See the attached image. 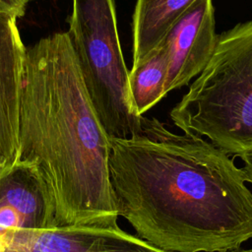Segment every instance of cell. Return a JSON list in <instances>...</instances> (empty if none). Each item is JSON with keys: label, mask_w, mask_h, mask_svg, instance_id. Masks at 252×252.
I'll use <instances>...</instances> for the list:
<instances>
[{"label": "cell", "mask_w": 252, "mask_h": 252, "mask_svg": "<svg viewBox=\"0 0 252 252\" xmlns=\"http://www.w3.org/2000/svg\"><path fill=\"white\" fill-rule=\"evenodd\" d=\"M170 118L227 155L252 150V20L219 34L211 60Z\"/></svg>", "instance_id": "obj_3"}, {"label": "cell", "mask_w": 252, "mask_h": 252, "mask_svg": "<svg viewBox=\"0 0 252 252\" xmlns=\"http://www.w3.org/2000/svg\"><path fill=\"white\" fill-rule=\"evenodd\" d=\"M53 227V210L34 166L18 158L0 168V236L13 229Z\"/></svg>", "instance_id": "obj_6"}, {"label": "cell", "mask_w": 252, "mask_h": 252, "mask_svg": "<svg viewBox=\"0 0 252 252\" xmlns=\"http://www.w3.org/2000/svg\"><path fill=\"white\" fill-rule=\"evenodd\" d=\"M218 36L213 0H195L162 41L168 57L166 94L187 85L205 69L215 51Z\"/></svg>", "instance_id": "obj_5"}, {"label": "cell", "mask_w": 252, "mask_h": 252, "mask_svg": "<svg viewBox=\"0 0 252 252\" xmlns=\"http://www.w3.org/2000/svg\"><path fill=\"white\" fill-rule=\"evenodd\" d=\"M226 252H252V248L251 249H233V250H229V251H226Z\"/></svg>", "instance_id": "obj_13"}, {"label": "cell", "mask_w": 252, "mask_h": 252, "mask_svg": "<svg viewBox=\"0 0 252 252\" xmlns=\"http://www.w3.org/2000/svg\"><path fill=\"white\" fill-rule=\"evenodd\" d=\"M27 4V0H0V12L14 15L19 19L24 16Z\"/></svg>", "instance_id": "obj_11"}, {"label": "cell", "mask_w": 252, "mask_h": 252, "mask_svg": "<svg viewBox=\"0 0 252 252\" xmlns=\"http://www.w3.org/2000/svg\"><path fill=\"white\" fill-rule=\"evenodd\" d=\"M102 252H171L161 249L142 239L139 236L128 233L118 242L110 245Z\"/></svg>", "instance_id": "obj_10"}, {"label": "cell", "mask_w": 252, "mask_h": 252, "mask_svg": "<svg viewBox=\"0 0 252 252\" xmlns=\"http://www.w3.org/2000/svg\"><path fill=\"white\" fill-rule=\"evenodd\" d=\"M119 216L142 239L171 252H226L252 238V193L228 155L210 141L142 116L110 139Z\"/></svg>", "instance_id": "obj_1"}, {"label": "cell", "mask_w": 252, "mask_h": 252, "mask_svg": "<svg viewBox=\"0 0 252 252\" xmlns=\"http://www.w3.org/2000/svg\"><path fill=\"white\" fill-rule=\"evenodd\" d=\"M27 1H28V2H30V1H32V0H27Z\"/></svg>", "instance_id": "obj_14"}, {"label": "cell", "mask_w": 252, "mask_h": 252, "mask_svg": "<svg viewBox=\"0 0 252 252\" xmlns=\"http://www.w3.org/2000/svg\"><path fill=\"white\" fill-rule=\"evenodd\" d=\"M168 72V57L164 44L155 49L145 60L129 71L131 104L137 115H143L164 95Z\"/></svg>", "instance_id": "obj_9"}, {"label": "cell", "mask_w": 252, "mask_h": 252, "mask_svg": "<svg viewBox=\"0 0 252 252\" xmlns=\"http://www.w3.org/2000/svg\"><path fill=\"white\" fill-rule=\"evenodd\" d=\"M195 0H137L133 14V66L163 41L173 24Z\"/></svg>", "instance_id": "obj_8"}, {"label": "cell", "mask_w": 252, "mask_h": 252, "mask_svg": "<svg viewBox=\"0 0 252 252\" xmlns=\"http://www.w3.org/2000/svg\"><path fill=\"white\" fill-rule=\"evenodd\" d=\"M109 154L68 32L40 38L26 53L18 158L37 171L56 226L117 224Z\"/></svg>", "instance_id": "obj_2"}, {"label": "cell", "mask_w": 252, "mask_h": 252, "mask_svg": "<svg viewBox=\"0 0 252 252\" xmlns=\"http://www.w3.org/2000/svg\"><path fill=\"white\" fill-rule=\"evenodd\" d=\"M68 24L67 32L102 126L110 139L130 137L141 129L143 115H137L131 104L114 0H72Z\"/></svg>", "instance_id": "obj_4"}, {"label": "cell", "mask_w": 252, "mask_h": 252, "mask_svg": "<svg viewBox=\"0 0 252 252\" xmlns=\"http://www.w3.org/2000/svg\"><path fill=\"white\" fill-rule=\"evenodd\" d=\"M14 15L0 12V168L19 157L20 103L27 47Z\"/></svg>", "instance_id": "obj_7"}, {"label": "cell", "mask_w": 252, "mask_h": 252, "mask_svg": "<svg viewBox=\"0 0 252 252\" xmlns=\"http://www.w3.org/2000/svg\"><path fill=\"white\" fill-rule=\"evenodd\" d=\"M239 158L242 159L244 165L241 169L245 181L252 184V150L248 151L246 153H243L239 156Z\"/></svg>", "instance_id": "obj_12"}]
</instances>
